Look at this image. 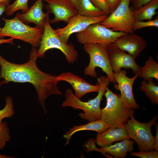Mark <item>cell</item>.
<instances>
[{"label": "cell", "mask_w": 158, "mask_h": 158, "mask_svg": "<svg viewBox=\"0 0 158 158\" xmlns=\"http://www.w3.org/2000/svg\"><path fill=\"white\" fill-rule=\"evenodd\" d=\"M37 51L36 48L32 47L29 60L22 64L10 62L0 54V79H4L0 84H7L10 82L31 83L36 91L38 101L46 114L47 112L45 108L47 98L52 95L62 94L58 87L59 82L56 76L45 73L37 66Z\"/></svg>", "instance_id": "6da1fadb"}, {"label": "cell", "mask_w": 158, "mask_h": 158, "mask_svg": "<svg viewBox=\"0 0 158 158\" xmlns=\"http://www.w3.org/2000/svg\"><path fill=\"white\" fill-rule=\"evenodd\" d=\"M100 89L97 96L94 98L86 102L81 101L76 97L72 89H67L65 92V99L62 104L63 107H70L74 109H80L84 113L80 112L79 116L81 118L89 122L100 120L101 109L100 105L103 97L110 82L107 77L101 76L97 79Z\"/></svg>", "instance_id": "7a4b0ae2"}, {"label": "cell", "mask_w": 158, "mask_h": 158, "mask_svg": "<svg viewBox=\"0 0 158 158\" xmlns=\"http://www.w3.org/2000/svg\"><path fill=\"white\" fill-rule=\"evenodd\" d=\"M104 95L106 104L101 109V119L108 125L109 128H124L130 118L133 115L134 109L123 102L120 95L113 93L108 87Z\"/></svg>", "instance_id": "3957f363"}, {"label": "cell", "mask_w": 158, "mask_h": 158, "mask_svg": "<svg viewBox=\"0 0 158 158\" xmlns=\"http://www.w3.org/2000/svg\"><path fill=\"white\" fill-rule=\"evenodd\" d=\"M47 12L40 45L37 51L38 57L43 58L47 51L51 49H56L60 50L64 55L68 63H74L78 59V54L77 51L73 44L65 43L57 35L55 30L50 25V13Z\"/></svg>", "instance_id": "277c9868"}, {"label": "cell", "mask_w": 158, "mask_h": 158, "mask_svg": "<svg viewBox=\"0 0 158 158\" xmlns=\"http://www.w3.org/2000/svg\"><path fill=\"white\" fill-rule=\"evenodd\" d=\"M4 27L0 32V39L5 36L17 39L30 44L32 47L40 46L43 31L36 27L26 24L16 17L11 19L2 18Z\"/></svg>", "instance_id": "5b68a950"}, {"label": "cell", "mask_w": 158, "mask_h": 158, "mask_svg": "<svg viewBox=\"0 0 158 158\" xmlns=\"http://www.w3.org/2000/svg\"><path fill=\"white\" fill-rule=\"evenodd\" d=\"M84 49L90 56V62L84 69L85 75L96 78L97 67L101 68L106 73L110 83L116 84L108 54L104 44H83Z\"/></svg>", "instance_id": "8992f818"}, {"label": "cell", "mask_w": 158, "mask_h": 158, "mask_svg": "<svg viewBox=\"0 0 158 158\" xmlns=\"http://www.w3.org/2000/svg\"><path fill=\"white\" fill-rule=\"evenodd\" d=\"M158 115L154 116L147 123L138 121L132 116L124 127L129 137L138 144L139 151L154 150V138L151 129L156 123Z\"/></svg>", "instance_id": "52a82bcc"}, {"label": "cell", "mask_w": 158, "mask_h": 158, "mask_svg": "<svg viewBox=\"0 0 158 158\" xmlns=\"http://www.w3.org/2000/svg\"><path fill=\"white\" fill-rule=\"evenodd\" d=\"M130 3V0H122L116 8L99 23L114 31L133 33V25L135 20Z\"/></svg>", "instance_id": "ba28073f"}, {"label": "cell", "mask_w": 158, "mask_h": 158, "mask_svg": "<svg viewBox=\"0 0 158 158\" xmlns=\"http://www.w3.org/2000/svg\"><path fill=\"white\" fill-rule=\"evenodd\" d=\"M126 33L117 32L106 28L99 23L92 24L76 35L78 42L81 44L113 43L119 37Z\"/></svg>", "instance_id": "9c48e42d"}, {"label": "cell", "mask_w": 158, "mask_h": 158, "mask_svg": "<svg viewBox=\"0 0 158 158\" xmlns=\"http://www.w3.org/2000/svg\"><path fill=\"white\" fill-rule=\"evenodd\" d=\"M104 44L114 73L119 72L122 68H130L135 75L140 77L141 67L132 56L117 47L113 43Z\"/></svg>", "instance_id": "30bf717a"}, {"label": "cell", "mask_w": 158, "mask_h": 158, "mask_svg": "<svg viewBox=\"0 0 158 158\" xmlns=\"http://www.w3.org/2000/svg\"><path fill=\"white\" fill-rule=\"evenodd\" d=\"M107 16L90 17L79 14L72 18L67 23V25L62 28L55 30L57 35L65 43H68L69 37L71 35L80 32L94 24L99 23L104 20Z\"/></svg>", "instance_id": "8fae6325"}, {"label": "cell", "mask_w": 158, "mask_h": 158, "mask_svg": "<svg viewBox=\"0 0 158 158\" xmlns=\"http://www.w3.org/2000/svg\"><path fill=\"white\" fill-rule=\"evenodd\" d=\"M47 3L45 8L48 12L54 15L50 20L53 24L63 21L68 23L73 16L78 14L75 4L70 0H43Z\"/></svg>", "instance_id": "7c38bea8"}, {"label": "cell", "mask_w": 158, "mask_h": 158, "mask_svg": "<svg viewBox=\"0 0 158 158\" xmlns=\"http://www.w3.org/2000/svg\"><path fill=\"white\" fill-rule=\"evenodd\" d=\"M114 74L118 84L115 87L120 91V97L123 102L133 109L140 108L134 99L133 92V85L135 80L138 77L137 75L129 78L127 76V71L124 70H121L119 72L114 73Z\"/></svg>", "instance_id": "4fadbf2b"}, {"label": "cell", "mask_w": 158, "mask_h": 158, "mask_svg": "<svg viewBox=\"0 0 158 158\" xmlns=\"http://www.w3.org/2000/svg\"><path fill=\"white\" fill-rule=\"evenodd\" d=\"M113 43L118 49L128 52L135 59L147 45L143 37L133 33L119 37Z\"/></svg>", "instance_id": "5bb4252c"}, {"label": "cell", "mask_w": 158, "mask_h": 158, "mask_svg": "<svg viewBox=\"0 0 158 158\" xmlns=\"http://www.w3.org/2000/svg\"><path fill=\"white\" fill-rule=\"evenodd\" d=\"M57 80L67 82L72 86L74 90V95L80 99L85 94L91 92H98L100 85L97 82L96 85H93L83 79L70 72H64L56 76Z\"/></svg>", "instance_id": "9a60e30c"}, {"label": "cell", "mask_w": 158, "mask_h": 158, "mask_svg": "<svg viewBox=\"0 0 158 158\" xmlns=\"http://www.w3.org/2000/svg\"><path fill=\"white\" fill-rule=\"evenodd\" d=\"M43 0H36L25 13H17L16 17L24 23L28 25L33 23L35 27L42 30L44 29V22L47 12L45 13L43 11Z\"/></svg>", "instance_id": "2e32d148"}, {"label": "cell", "mask_w": 158, "mask_h": 158, "mask_svg": "<svg viewBox=\"0 0 158 158\" xmlns=\"http://www.w3.org/2000/svg\"><path fill=\"white\" fill-rule=\"evenodd\" d=\"M96 138V142L101 147L126 138H130L126 130L123 128H109L102 133H98Z\"/></svg>", "instance_id": "e0dca14e"}, {"label": "cell", "mask_w": 158, "mask_h": 158, "mask_svg": "<svg viewBox=\"0 0 158 158\" xmlns=\"http://www.w3.org/2000/svg\"><path fill=\"white\" fill-rule=\"evenodd\" d=\"M134 143V140L126 138L113 145L101 147L99 149L106 155L107 154L115 158H124L127 155L128 152L133 151Z\"/></svg>", "instance_id": "ac0fdd59"}, {"label": "cell", "mask_w": 158, "mask_h": 158, "mask_svg": "<svg viewBox=\"0 0 158 158\" xmlns=\"http://www.w3.org/2000/svg\"><path fill=\"white\" fill-rule=\"evenodd\" d=\"M109 128L108 125L105 122L100 119L90 122L80 126H74L69 129L63 135L64 139H66L65 145L68 144L71 137L75 133L78 131L88 130L95 131L98 133H101Z\"/></svg>", "instance_id": "d6986e66"}, {"label": "cell", "mask_w": 158, "mask_h": 158, "mask_svg": "<svg viewBox=\"0 0 158 158\" xmlns=\"http://www.w3.org/2000/svg\"><path fill=\"white\" fill-rule=\"evenodd\" d=\"M158 0H152L138 8L133 11V15L135 21H145L152 20L158 13Z\"/></svg>", "instance_id": "ffe728a7"}, {"label": "cell", "mask_w": 158, "mask_h": 158, "mask_svg": "<svg viewBox=\"0 0 158 158\" xmlns=\"http://www.w3.org/2000/svg\"><path fill=\"white\" fill-rule=\"evenodd\" d=\"M75 6L78 14L83 16L93 17L106 15L96 7L90 0H79Z\"/></svg>", "instance_id": "44dd1931"}, {"label": "cell", "mask_w": 158, "mask_h": 158, "mask_svg": "<svg viewBox=\"0 0 158 158\" xmlns=\"http://www.w3.org/2000/svg\"><path fill=\"white\" fill-rule=\"evenodd\" d=\"M140 77L145 80L154 78L158 80V63L152 56H150L145 61V65L141 67Z\"/></svg>", "instance_id": "7402d4cb"}, {"label": "cell", "mask_w": 158, "mask_h": 158, "mask_svg": "<svg viewBox=\"0 0 158 158\" xmlns=\"http://www.w3.org/2000/svg\"><path fill=\"white\" fill-rule=\"evenodd\" d=\"M140 90L144 92L153 104H158V86L153 80H143L141 83Z\"/></svg>", "instance_id": "603a6c76"}, {"label": "cell", "mask_w": 158, "mask_h": 158, "mask_svg": "<svg viewBox=\"0 0 158 158\" xmlns=\"http://www.w3.org/2000/svg\"><path fill=\"white\" fill-rule=\"evenodd\" d=\"M28 0H16L12 4L7 6L6 13L7 16H12L15 12L20 10L22 13L26 12L29 9Z\"/></svg>", "instance_id": "cb8c5ba5"}, {"label": "cell", "mask_w": 158, "mask_h": 158, "mask_svg": "<svg viewBox=\"0 0 158 158\" xmlns=\"http://www.w3.org/2000/svg\"><path fill=\"white\" fill-rule=\"evenodd\" d=\"M6 104L4 107L0 110V123L6 118L13 117L15 114L12 98L7 96L5 98Z\"/></svg>", "instance_id": "d4e9b609"}, {"label": "cell", "mask_w": 158, "mask_h": 158, "mask_svg": "<svg viewBox=\"0 0 158 158\" xmlns=\"http://www.w3.org/2000/svg\"><path fill=\"white\" fill-rule=\"evenodd\" d=\"M10 130L6 122L0 123V151L2 150L6 143L10 141Z\"/></svg>", "instance_id": "484cf974"}, {"label": "cell", "mask_w": 158, "mask_h": 158, "mask_svg": "<svg viewBox=\"0 0 158 158\" xmlns=\"http://www.w3.org/2000/svg\"><path fill=\"white\" fill-rule=\"evenodd\" d=\"M158 27V16L154 20L145 21H135L133 25L134 32L146 27Z\"/></svg>", "instance_id": "4316f807"}, {"label": "cell", "mask_w": 158, "mask_h": 158, "mask_svg": "<svg viewBox=\"0 0 158 158\" xmlns=\"http://www.w3.org/2000/svg\"><path fill=\"white\" fill-rule=\"evenodd\" d=\"M130 154L141 158H158V152L155 150L140 151L137 152H131Z\"/></svg>", "instance_id": "83f0119b"}, {"label": "cell", "mask_w": 158, "mask_h": 158, "mask_svg": "<svg viewBox=\"0 0 158 158\" xmlns=\"http://www.w3.org/2000/svg\"><path fill=\"white\" fill-rule=\"evenodd\" d=\"M93 4L97 8L103 11L108 16L111 13L110 9L105 0H90Z\"/></svg>", "instance_id": "f1b7e54d"}, {"label": "cell", "mask_w": 158, "mask_h": 158, "mask_svg": "<svg viewBox=\"0 0 158 158\" xmlns=\"http://www.w3.org/2000/svg\"><path fill=\"white\" fill-rule=\"evenodd\" d=\"M152 0H130L132 5L131 8L133 11L146 4Z\"/></svg>", "instance_id": "f546056e"}, {"label": "cell", "mask_w": 158, "mask_h": 158, "mask_svg": "<svg viewBox=\"0 0 158 158\" xmlns=\"http://www.w3.org/2000/svg\"><path fill=\"white\" fill-rule=\"evenodd\" d=\"M122 0H105L109 8L111 13L114 11L118 6Z\"/></svg>", "instance_id": "4dcf8cb0"}, {"label": "cell", "mask_w": 158, "mask_h": 158, "mask_svg": "<svg viewBox=\"0 0 158 158\" xmlns=\"http://www.w3.org/2000/svg\"><path fill=\"white\" fill-rule=\"evenodd\" d=\"M156 128V133L154 137V150L158 151V124L156 123L155 124Z\"/></svg>", "instance_id": "1f68e13d"}, {"label": "cell", "mask_w": 158, "mask_h": 158, "mask_svg": "<svg viewBox=\"0 0 158 158\" xmlns=\"http://www.w3.org/2000/svg\"><path fill=\"white\" fill-rule=\"evenodd\" d=\"M13 39L11 38L10 39H6L4 38L0 39V44L3 43H9L12 44H14Z\"/></svg>", "instance_id": "d6a6232c"}, {"label": "cell", "mask_w": 158, "mask_h": 158, "mask_svg": "<svg viewBox=\"0 0 158 158\" xmlns=\"http://www.w3.org/2000/svg\"><path fill=\"white\" fill-rule=\"evenodd\" d=\"M7 6L5 4L0 2V16L5 11ZM0 26V32L1 29Z\"/></svg>", "instance_id": "836d02e7"}, {"label": "cell", "mask_w": 158, "mask_h": 158, "mask_svg": "<svg viewBox=\"0 0 158 158\" xmlns=\"http://www.w3.org/2000/svg\"><path fill=\"white\" fill-rule=\"evenodd\" d=\"M11 0H0V2L5 4L7 6L10 4V3Z\"/></svg>", "instance_id": "e575fe53"}, {"label": "cell", "mask_w": 158, "mask_h": 158, "mask_svg": "<svg viewBox=\"0 0 158 158\" xmlns=\"http://www.w3.org/2000/svg\"><path fill=\"white\" fill-rule=\"evenodd\" d=\"M13 157L7 156L5 155H2L0 154V158H15Z\"/></svg>", "instance_id": "d590c367"}, {"label": "cell", "mask_w": 158, "mask_h": 158, "mask_svg": "<svg viewBox=\"0 0 158 158\" xmlns=\"http://www.w3.org/2000/svg\"><path fill=\"white\" fill-rule=\"evenodd\" d=\"M75 5L78 1L79 0H70Z\"/></svg>", "instance_id": "8d00e7d4"}]
</instances>
